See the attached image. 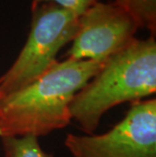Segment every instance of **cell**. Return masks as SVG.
Wrapping results in <instances>:
<instances>
[{
	"label": "cell",
	"mask_w": 156,
	"mask_h": 157,
	"mask_svg": "<svg viewBox=\"0 0 156 157\" xmlns=\"http://www.w3.org/2000/svg\"><path fill=\"white\" fill-rule=\"evenodd\" d=\"M105 62L55 61L29 84L1 98L0 137H40L67 127L73 98Z\"/></svg>",
	"instance_id": "cell-1"
},
{
	"label": "cell",
	"mask_w": 156,
	"mask_h": 157,
	"mask_svg": "<svg viewBox=\"0 0 156 157\" xmlns=\"http://www.w3.org/2000/svg\"><path fill=\"white\" fill-rule=\"evenodd\" d=\"M155 91V39H135L105 60L97 74L76 93L70 105L71 120L91 135L108 109L123 102L141 101Z\"/></svg>",
	"instance_id": "cell-2"
},
{
	"label": "cell",
	"mask_w": 156,
	"mask_h": 157,
	"mask_svg": "<svg viewBox=\"0 0 156 157\" xmlns=\"http://www.w3.org/2000/svg\"><path fill=\"white\" fill-rule=\"evenodd\" d=\"M78 17L52 3L32 8L28 40L11 67L0 77V98L29 84L56 61L58 52L74 39Z\"/></svg>",
	"instance_id": "cell-3"
},
{
	"label": "cell",
	"mask_w": 156,
	"mask_h": 157,
	"mask_svg": "<svg viewBox=\"0 0 156 157\" xmlns=\"http://www.w3.org/2000/svg\"><path fill=\"white\" fill-rule=\"evenodd\" d=\"M64 144L73 157H156V99L135 101L105 134H69Z\"/></svg>",
	"instance_id": "cell-4"
},
{
	"label": "cell",
	"mask_w": 156,
	"mask_h": 157,
	"mask_svg": "<svg viewBox=\"0 0 156 157\" xmlns=\"http://www.w3.org/2000/svg\"><path fill=\"white\" fill-rule=\"evenodd\" d=\"M139 25L116 3L90 6L78 17V29L68 60L104 62L134 41Z\"/></svg>",
	"instance_id": "cell-5"
},
{
	"label": "cell",
	"mask_w": 156,
	"mask_h": 157,
	"mask_svg": "<svg viewBox=\"0 0 156 157\" xmlns=\"http://www.w3.org/2000/svg\"><path fill=\"white\" fill-rule=\"evenodd\" d=\"M115 3L134 18L139 28L147 29L155 34L156 0H116Z\"/></svg>",
	"instance_id": "cell-6"
},
{
	"label": "cell",
	"mask_w": 156,
	"mask_h": 157,
	"mask_svg": "<svg viewBox=\"0 0 156 157\" xmlns=\"http://www.w3.org/2000/svg\"><path fill=\"white\" fill-rule=\"evenodd\" d=\"M1 139L4 157H52L42 149L38 137H5Z\"/></svg>",
	"instance_id": "cell-7"
},
{
	"label": "cell",
	"mask_w": 156,
	"mask_h": 157,
	"mask_svg": "<svg viewBox=\"0 0 156 157\" xmlns=\"http://www.w3.org/2000/svg\"><path fill=\"white\" fill-rule=\"evenodd\" d=\"M96 2L97 0H32V8L44 3H52L79 16Z\"/></svg>",
	"instance_id": "cell-8"
}]
</instances>
